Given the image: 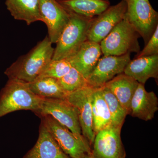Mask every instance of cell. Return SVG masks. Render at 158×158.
<instances>
[{"mask_svg":"<svg viewBox=\"0 0 158 158\" xmlns=\"http://www.w3.org/2000/svg\"><path fill=\"white\" fill-rule=\"evenodd\" d=\"M58 81L62 89L68 94L88 86L87 79L73 67Z\"/></svg>","mask_w":158,"mask_h":158,"instance_id":"cell-23","label":"cell"},{"mask_svg":"<svg viewBox=\"0 0 158 158\" xmlns=\"http://www.w3.org/2000/svg\"><path fill=\"white\" fill-rule=\"evenodd\" d=\"M102 55L100 43L87 40L73 55L66 59L73 67L87 79Z\"/></svg>","mask_w":158,"mask_h":158,"instance_id":"cell-13","label":"cell"},{"mask_svg":"<svg viewBox=\"0 0 158 158\" xmlns=\"http://www.w3.org/2000/svg\"><path fill=\"white\" fill-rule=\"evenodd\" d=\"M61 149L71 158H84L92 152L89 142L83 136L73 134L50 115L40 116Z\"/></svg>","mask_w":158,"mask_h":158,"instance_id":"cell-5","label":"cell"},{"mask_svg":"<svg viewBox=\"0 0 158 158\" xmlns=\"http://www.w3.org/2000/svg\"><path fill=\"white\" fill-rule=\"evenodd\" d=\"M31 91L42 98L66 99L68 93L62 89L58 80L49 77H40L29 83Z\"/></svg>","mask_w":158,"mask_h":158,"instance_id":"cell-21","label":"cell"},{"mask_svg":"<svg viewBox=\"0 0 158 158\" xmlns=\"http://www.w3.org/2000/svg\"><path fill=\"white\" fill-rule=\"evenodd\" d=\"M126 11V2L125 0H122L91 20L87 40L100 43L124 18Z\"/></svg>","mask_w":158,"mask_h":158,"instance_id":"cell-8","label":"cell"},{"mask_svg":"<svg viewBox=\"0 0 158 158\" xmlns=\"http://www.w3.org/2000/svg\"><path fill=\"white\" fill-rule=\"evenodd\" d=\"M6 5L15 19L23 21L28 25L41 21L39 0H6Z\"/></svg>","mask_w":158,"mask_h":158,"instance_id":"cell-19","label":"cell"},{"mask_svg":"<svg viewBox=\"0 0 158 158\" xmlns=\"http://www.w3.org/2000/svg\"><path fill=\"white\" fill-rule=\"evenodd\" d=\"M138 32L125 17L100 43L103 56H121L140 51Z\"/></svg>","mask_w":158,"mask_h":158,"instance_id":"cell-4","label":"cell"},{"mask_svg":"<svg viewBox=\"0 0 158 158\" xmlns=\"http://www.w3.org/2000/svg\"><path fill=\"white\" fill-rule=\"evenodd\" d=\"M68 13L92 19L110 6L109 0H57Z\"/></svg>","mask_w":158,"mask_h":158,"instance_id":"cell-18","label":"cell"},{"mask_svg":"<svg viewBox=\"0 0 158 158\" xmlns=\"http://www.w3.org/2000/svg\"><path fill=\"white\" fill-rule=\"evenodd\" d=\"M93 88L88 86L68 93L66 99L77 110L82 135L92 148L95 135L93 130L91 96Z\"/></svg>","mask_w":158,"mask_h":158,"instance_id":"cell-9","label":"cell"},{"mask_svg":"<svg viewBox=\"0 0 158 158\" xmlns=\"http://www.w3.org/2000/svg\"><path fill=\"white\" fill-rule=\"evenodd\" d=\"M42 98L33 93L29 83L16 79H9L0 92V118L15 111L39 110Z\"/></svg>","mask_w":158,"mask_h":158,"instance_id":"cell-2","label":"cell"},{"mask_svg":"<svg viewBox=\"0 0 158 158\" xmlns=\"http://www.w3.org/2000/svg\"><path fill=\"white\" fill-rule=\"evenodd\" d=\"M69 13L70 18L56 43L52 60L68 59L87 40L88 30L92 19Z\"/></svg>","mask_w":158,"mask_h":158,"instance_id":"cell-3","label":"cell"},{"mask_svg":"<svg viewBox=\"0 0 158 158\" xmlns=\"http://www.w3.org/2000/svg\"><path fill=\"white\" fill-rule=\"evenodd\" d=\"M101 88L104 98L111 114L112 124L115 127H122L127 113L122 106L119 102L109 89L103 86Z\"/></svg>","mask_w":158,"mask_h":158,"instance_id":"cell-22","label":"cell"},{"mask_svg":"<svg viewBox=\"0 0 158 158\" xmlns=\"http://www.w3.org/2000/svg\"><path fill=\"white\" fill-rule=\"evenodd\" d=\"M37 116L50 115L77 135L83 136L77 110L66 99L43 98Z\"/></svg>","mask_w":158,"mask_h":158,"instance_id":"cell-7","label":"cell"},{"mask_svg":"<svg viewBox=\"0 0 158 158\" xmlns=\"http://www.w3.org/2000/svg\"><path fill=\"white\" fill-rule=\"evenodd\" d=\"M158 55V27L142 51L137 54L135 58Z\"/></svg>","mask_w":158,"mask_h":158,"instance_id":"cell-25","label":"cell"},{"mask_svg":"<svg viewBox=\"0 0 158 158\" xmlns=\"http://www.w3.org/2000/svg\"><path fill=\"white\" fill-rule=\"evenodd\" d=\"M72 67L67 59H52L40 77H49L59 80L68 73Z\"/></svg>","mask_w":158,"mask_h":158,"instance_id":"cell-24","label":"cell"},{"mask_svg":"<svg viewBox=\"0 0 158 158\" xmlns=\"http://www.w3.org/2000/svg\"><path fill=\"white\" fill-rule=\"evenodd\" d=\"M84 158H95L94 157L93 155H92V152L88 154L85 156Z\"/></svg>","mask_w":158,"mask_h":158,"instance_id":"cell-26","label":"cell"},{"mask_svg":"<svg viewBox=\"0 0 158 158\" xmlns=\"http://www.w3.org/2000/svg\"><path fill=\"white\" fill-rule=\"evenodd\" d=\"M127 11L125 17L142 37L145 44L158 27V13L149 0H125Z\"/></svg>","mask_w":158,"mask_h":158,"instance_id":"cell-6","label":"cell"},{"mask_svg":"<svg viewBox=\"0 0 158 158\" xmlns=\"http://www.w3.org/2000/svg\"><path fill=\"white\" fill-rule=\"evenodd\" d=\"M91 103L93 130L96 136L99 132L113 126L111 114L101 88H93Z\"/></svg>","mask_w":158,"mask_h":158,"instance_id":"cell-20","label":"cell"},{"mask_svg":"<svg viewBox=\"0 0 158 158\" xmlns=\"http://www.w3.org/2000/svg\"><path fill=\"white\" fill-rule=\"evenodd\" d=\"M139 83L123 73L106 83V87L115 95L127 115L131 113V103Z\"/></svg>","mask_w":158,"mask_h":158,"instance_id":"cell-17","label":"cell"},{"mask_svg":"<svg viewBox=\"0 0 158 158\" xmlns=\"http://www.w3.org/2000/svg\"><path fill=\"white\" fill-rule=\"evenodd\" d=\"M123 73L144 85L148 79L158 78V55L135 58L125 68Z\"/></svg>","mask_w":158,"mask_h":158,"instance_id":"cell-16","label":"cell"},{"mask_svg":"<svg viewBox=\"0 0 158 158\" xmlns=\"http://www.w3.org/2000/svg\"><path fill=\"white\" fill-rule=\"evenodd\" d=\"M122 128L112 126L99 132L92 146L95 158H126L121 138Z\"/></svg>","mask_w":158,"mask_h":158,"instance_id":"cell-11","label":"cell"},{"mask_svg":"<svg viewBox=\"0 0 158 158\" xmlns=\"http://www.w3.org/2000/svg\"><path fill=\"white\" fill-rule=\"evenodd\" d=\"M41 21L48 30V37L52 44H56L70 18V14L57 0H39Z\"/></svg>","mask_w":158,"mask_h":158,"instance_id":"cell-12","label":"cell"},{"mask_svg":"<svg viewBox=\"0 0 158 158\" xmlns=\"http://www.w3.org/2000/svg\"><path fill=\"white\" fill-rule=\"evenodd\" d=\"M37 142L23 158H71L61 149L41 119Z\"/></svg>","mask_w":158,"mask_h":158,"instance_id":"cell-14","label":"cell"},{"mask_svg":"<svg viewBox=\"0 0 158 158\" xmlns=\"http://www.w3.org/2000/svg\"><path fill=\"white\" fill-rule=\"evenodd\" d=\"M48 36L30 52L18 59L5 72L9 79L31 83L39 77L53 56L54 48Z\"/></svg>","mask_w":158,"mask_h":158,"instance_id":"cell-1","label":"cell"},{"mask_svg":"<svg viewBox=\"0 0 158 158\" xmlns=\"http://www.w3.org/2000/svg\"><path fill=\"white\" fill-rule=\"evenodd\" d=\"M131 54L121 56H103L87 79L88 85L93 88L102 87L113 78L123 73L131 61Z\"/></svg>","mask_w":158,"mask_h":158,"instance_id":"cell-10","label":"cell"},{"mask_svg":"<svg viewBox=\"0 0 158 158\" xmlns=\"http://www.w3.org/2000/svg\"><path fill=\"white\" fill-rule=\"evenodd\" d=\"M158 110V99L153 91L148 92L139 83L131 103L130 115L145 121L152 120Z\"/></svg>","mask_w":158,"mask_h":158,"instance_id":"cell-15","label":"cell"}]
</instances>
